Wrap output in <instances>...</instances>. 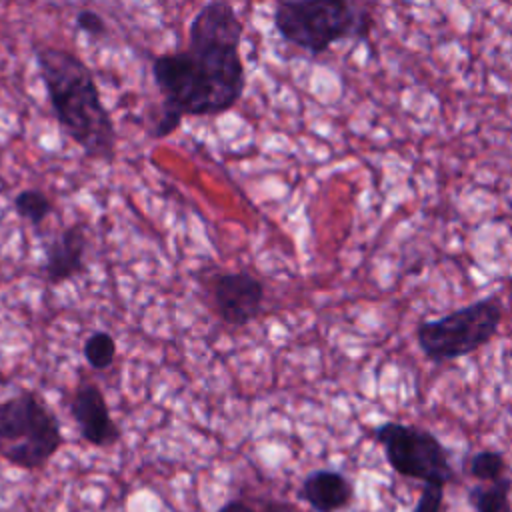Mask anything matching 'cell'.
I'll use <instances>...</instances> for the list:
<instances>
[{"instance_id": "2e32d148", "label": "cell", "mask_w": 512, "mask_h": 512, "mask_svg": "<svg viewBox=\"0 0 512 512\" xmlns=\"http://www.w3.org/2000/svg\"><path fill=\"white\" fill-rule=\"evenodd\" d=\"M444 500L442 484H424L414 512H440Z\"/></svg>"}, {"instance_id": "4fadbf2b", "label": "cell", "mask_w": 512, "mask_h": 512, "mask_svg": "<svg viewBox=\"0 0 512 512\" xmlns=\"http://www.w3.org/2000/svg\"><path fill=\"white\" fill-rule=\"evenodd\" d=\"M82 352L88 366H92L94 370H104L116 358V342L108 332L98 330L86 338Z\"/></svg>"}, {"instance_id": "7c38bea8", "label": "cell", "mask_w": 512, "mask_h": 512, "mask_svg": "<svg viewBox=\"0 0 512 512\" xmlns=\"http://www.w3.org/2000/svg\"><path fill=\"white\" fill-rule=\"evenodd\" d=\"M12 206H14V212L22 220L30 222L32 226H40L54 210L52 200L42 190H36V188L20 190L12 200Z\"/></svg>"}, {"instance_id": "ac0fdd59", "label": "cell", "mask_w": 512, "mask_h": 512, "mask_svg": "<svg viewBox=\"0 0 512 512\" xmlns=\"http://www.w3.org/2000/svg\"><path fill=\"white\" fill-rule=\"evenodd\" d=\"M260 512H302L298 506L290 504V502H282V500H268L262 504Z\"/></svg>"}, {"instance_id": "ba28073f", "label": "cell", "mask_w": 512, "mask_h": 512, "mask_svg": "<svg viewBox=\"0 0 512 512\" xmlns=\"http://www.w3.org/2000/svg\"><path fill=\"white\" fill-rule=\"evenodd\" d=\"M70 414L78 424L82 440L92 446H112L120 438V430L110 416L106 398L94 382H82L70 402Z\"/></svg>"}, {"instance_id": "8fae6325", "label": "cell", "mask_w": 512, "mask_h": 512, "mask_svg": "<svg viewBox=\"0 0 512 512\" xmlns=\"http://www.w3.org/2000/svg\"><path fill=\"white\" fill-rule=\"evenodd\" d=\"M512 478L502 476L494 482H480L468 490V500L476 512H512Z\"/></svg>"}, {"instance_id": "52a82bcc", "label": "cell", "mask_w": 512, "mask_h": 512, "mask_svg": "<svg viewBox=\"0 0 512 512\" xmlns=\"http://www.w3.org/2000/svg\"><path fill=\"white\" fill-rule=\"evenodd\" d=\"M212 300L218 316L230 326L252 322L264 302L262 282L248 272H226L212 284Z\"/></svg>"}, {"instance_id": "30bf717a", "label": "cell", "mask_w": 512, "mask_h": 512, "mask_svg": "<svg viewBox=\"0 0 512 512\" xmlns=\"http://www.w3.org/2000/svg\"><path fill=\"white\" fill-rule=\"evenodd\" d=\"M300 498L314 512H338L346 508L354 498V486L342 472L320 468L312 470L304 478L300 486Z\"/></svg>"}, {"instance_id": "9a60e30c", "label": "cell", "mask_w": 512, "mask_h": 512, "mask_svg": "<svg viewBox=\"0 0 512 512\" xmlns=\"http://www.w3.org/2000/svg\"><path fill=\"white\" fill-rule=\"evenodd\" d=\"M74 24H76V28H78L80 32H84L92 42L102 40V38L106 36V32H108V26H106L104 18H102L98 12L90 10V8L80 10V12L76 14V18H74Z\"/></svg>"}, {"instance_id": "7a4b0ae2", "label": "cell", "mask_w": 512, "mask_h": 512, "mask_svg": "<svg viewBox=\"0 0 512 512\" xmlns=\"http://www.w3.org/2000/svg\"><path fill=\"white\" fill-rule=\"evenodd\" d=\"M34 60L60 130L86 158L114 162L116 126L88 64L66 48L36 46Z\"/></svg>"}, {"instance_id": "5b68a950", "label": "cell", "mask_w": 512, "mask_h": 512, "mask_svg": "<svg viewBox=\"0 0 512 512\" xmlns=\"http://www.w3.org/2000/svg\"><path fill=\"white\" fill-rule=\"evenodd\" d=\"M502 322V306L496 298L476 300L416 328V340L428 360L444 362L472 354L490 342Z\"/></svg>"}, {"instance_id": "8992f818", "label": "cell", "mask_w": 512, "mask_h": 512, "mask_svg": "<svg viewBox=\"0 0 512 512\" xmlns=\"http://www.w3.org/2000/svg\"><path fill=\"white\" fill-rule=\"evenodd\" d=\"M374 438L396 474L442 486L454 478L450 454L432 432L390 420L376 428Z\"/></svg>"}, {"instance_id": "e0dca14e", "label": "cell", "mask_w": 512, "mask_h": 512, "mask_svg": "<svg viewBox=\"0 0 512 512\" xmlns=\"http://www.w3.org/2000/svg\"><path fill=\"white\" fill-rule=\"evenodd\" d=\"M218 512H258L256 508H252L248 502L240 500V498H232V500H226Z\"/></svg>"}, {"instance_id": "6da1fadb", "label": "cell", "mask_w": 512, "mask_h": 512, "mask_svg": "<svg viewBox=\"0 0 512 512\" xmlns=\"http://www.w3.org/2000/svg\"><path fill=\"white\" fill-rule=\"evenodd\" d=\"M244 24L228 0H208L188 26V46L152 60L154 86L162 96L150 136L176 132L184 118L222 116L246 90L240 54Z\"/></svg>"}, {"instance_id": "3957f363", "label": "cell", "mask_w": 512, "mask_h": 512, "mask_svg": "<svg viewBox=\"0 0 512 512\" xmlns=\"http://www.w3.org/2000/svg\"><path fill=\"white\" fill-rule=\"evenodd\" d=\"M278 36L312 56L346 38H368L372 18L354 0H280L272 12Z\"/></svg>"}, {"instance_id": "5bb4252c", "label": "cell", "mask_w": 512, "mask_h": 512, "mask_svg": "<svg viewBox=\"0 0 512 512\" xmlns=\"http://www.w3.org/2000/svg\"><path fill=\"white\" fill-rule=\"evenodd\" d=\"M506 472V460L502 452L482 450L470 458V474L480 482H494Z\"/></svg>"}, {"instance_id": "277c9868", "label": "cell", "mask_w": 512, "mask_h": 512, "mask_svg": "<svg viewBox=\"0 0 512 512\" xmlns=\"http://www.w3.org/2000/svg\"><path fill=\"white\" fill-rule=\"evenodd\" d=\"M58 416L34 392H20L0 402L2 458L22 470H40L62 446Z\"/></svg>"}, {"instance_id": "9c48e42d", "label": "cell", "mask_w": 512, "mask_h": 512, "mask_svg": "<svg viewBox=\"0 0 512 512\" xmlns=\"http://www.w3.org/2000/svg\"><path fill=\"white\" fill-rule=\"evenodd\" d=\"M84 226L74 224L64 228L44 246V276L50 284H62L84 270L86 252Z\"/></svg>"}]
</instances>
